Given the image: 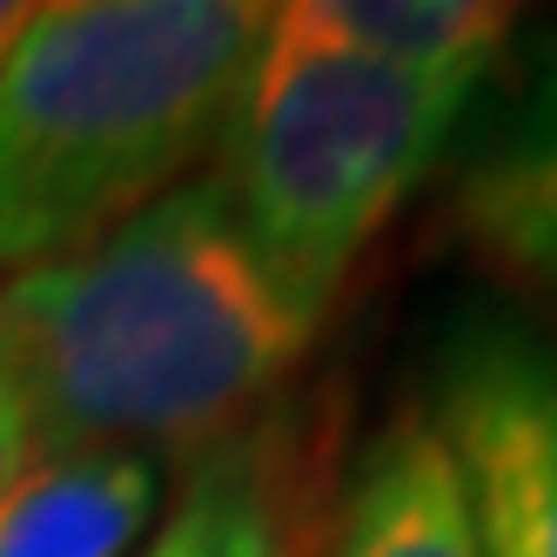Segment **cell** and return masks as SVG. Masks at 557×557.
Masks as SVG:
<instances>
[{"instance_id":"6da1fadb","label":"cell","mask_w":557,"mask_h":557,"mask_svg":"<svg viewBox=\"0 0 557 557\" xmlns=\"http://www.w3.org/2000/svg\"><path fill=\"white\" fill-rule=\"evenodd\" d=\"M309 315L215 175H188L101 243L0 283V349L41 450L202 457L296 376Z\"/></svg>"},{"instance_id":"7a4b0ae2","label":"cell","mask_w":557,"mask_h":557,"mask_svg":"<svg viewBox=\"0 0 557 557\" xmlns=\"http://www.w3.org/2000/svg\"><path fill=\"white\" fill-rule=\"evenodd\" d=\"M275 8L54 0L0 61V269L101 243L215 154Z\"/></svg>"},{"instance_id":"3957f363","label":"cell","mask_w":557,"mask_h":557,"mask_svg":"<svg viewBox=\"0 0 557 557\" xmlns=\"http://www.w3.org/2000/svg\"><path fill=\"white\" fill-rule=\"evenodd\" d=\"M476 95L396 74L315 21L275 8L215 141V188L309 315H330L349 269L444 162Z\"/></svg>"},{"instance_id":"277c9868","label":"cell","mask_w":557,"mask_h":557,"mask_svg":"<svg viewBox=\"0 0 557 557\" xmlns=\"http://www.w3.org/2000/svg\"><path fill=\"white\" fill-rule=\"evenodd\" d=\"M484 557H557V349L517 323H463L436 356V404Z\"/></svg>"},{"instance_id":"5b68a950","label":"cell","mask_w":557,"mask_h":557,"mask_svg":"<svg viewBox=\"0 0 557 557\" xmlns=\"http://www.w3.org/2000/svg\"><path fill=\"white\" fill-rule=\"evenodd\" d=\"M450 215L476 262L557 296V41H537L510 101L457 169Z\"/></svg>"},{"instance_id":"8992f818","label":"cell","mask_w":557,"mask_h":557,"mask_svg":"<svg viewBox=\"0 0 557 557\" xmlns=\"http://www.w3.org/2000/svg\"><path fill=\"white\" fill-rule=\"evenodd\" d=\"M302 450L289 423H243L188 457V484L135 557H296Z\"/></svg>"},{"instance_id":"52a82bcc","label":"cell","mask_w":557,"mask_h":557,"mask_svg":"<svg viewBox=\"0 0 557 557\" xmlns=\"http://www.w3.org/2000/svg\"><path fill=\"white\" fill-rule=\"evenodd\" d=\"M162 517L141 450H41L0 491V557H128Z\"/></svg>"},{"instance_id":"ba28073f","label":"cell","mask_w":557,"mask_h":557,"mask_svg":"<svg viewBox=\"0 0 557 557\" xmlns=\"http://www.w3.org/2000/svg\"><path fill=\"white\" fill-rule=\"evenodd\" d=\"M330 557H484L463 510L450 450L436 444L423 410H404L356 457L336 504Z\"/></svg>"},{"instance_id":"9c48e42d","label":"cell","mask_w":557,"mask_h":557,"mask_svg":"<svg viewBox=\"0 0 557 557\" xmlns=\"http://www.w3.org/2000/svg\"><path fill=\"white\" fill-rule=\"evenodd\" d=\"M309 8L370 61L463 95H484L517 48V8L497 0H309Z\"/></svg>"},{"instance_id":"30bf717a","label":"cell","mask_w":557,"mask_h":557,"mask_svg":"<svg viewBox=\"0 0 557 557\" xmlns=\"http://www.w3.org/2000/svg\"><path fill=\"white\" fill-rule=\"evenodd\" d=\"M34 457H41V444H34V410H27V396L14 383L8 349H0V491H8Z\"/></svg>"},{"instance_id":"8fae6325","label":"cell","mask_w":557,"mask_h":557,"mask_svg":"<svg viewBox=\"0 0 557 557\" xmlns=\"http://www.w3.org/2000/svg\"><path fill=\"white\" fill-rule=\"evenodd\" d=\"M21 27H27V8H14V0H0V61H8V48L21 41Z\"/></svg>"}]
</instances>
